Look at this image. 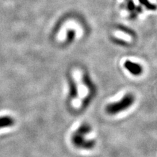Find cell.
Masks as SVG:
<instances>
[{
  "label": "cell",
  "instance_id": "1",
  "mask_svg": "<svg viewBox=\"0 0 157 157\" xmlns=\"http://www.w3.org/2000/svg\"><path fill=\"white\" fill-rule=\"evenodd\" d=\"M91 130L90 126L84 124L81 125L73 134L71 140L73 145L78 148L84 149H90L95 145L94 140H88L85 139V136L89 133Z\"/></svg>",
  "mask_w": 157,
  "mask_h": 157
},
{
  "label": "cell",
  "instance_id": "2",
  "mask_svg": "<svg viewBox=\"0 0 157 157\" xmlns=\"http://www.w3.org/2000/svg\"><path fill=\"white\" fill-rule=\"evenodd\" d=\"M134 102V97L130 94L125 95L122 99L115 103H112L106 107V111L110 115H115L130 107Z\"/></svg>",
  "mask_w": 157,
  "mask_h": 157
},
{
  "label": "cell",
  "instance_id": "3",
  "mask_svg": "<svg viewBox=\"0 0 157 157\" xmlns=\"http://www.w3.org/2000/svg\"><path fill=\"white\" fill-rule=\"evenodd\" d=\"M124 67L132 75H139L142 72V68L139 64L130 61H126L124 63Z\"/></svg>",
  "mask_w": 157,
  "mask_h": 157
},
{
  "label": "cell",
  "instance_id": "4",
  "mask_svg": "<svg viewBox=\"0 0 157 157\" xmlns=\"http://www.w3.org/2000/svg\"><path fill=\"white\" fill-rule=\"evenodd\" d=\"M14 123V119L11 117L3 116L0 117V128L11 126Z\"/></svg>",
  "mask_w": 157,
  "mask_h": 157
},
{
  "label": "cell",
  "instance_id": "5",
  "mask_svg": "<svg viewBox=\"0 0 157 157\" xmlns=\"http://www.w3.org/2000/svg\"><path fill=\"white\" fill-rule=\"evenodd\" d=\"M139 1L142 5H144V6L148 9H150V10L156 9V6L155 5L151 3L148 0H139Z\"/></svg>",
  "mask_w": 157,
  "mask_h": 157
}]
</instances>
